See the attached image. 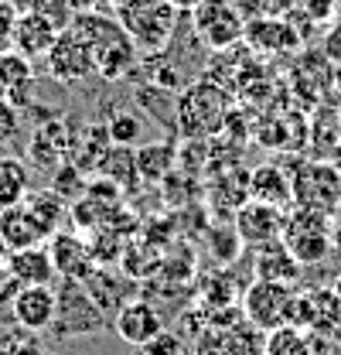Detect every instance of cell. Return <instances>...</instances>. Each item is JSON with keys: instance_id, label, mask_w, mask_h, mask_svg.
Returning <instances> with one entry per match:
<instances>
[{"instance_id": "1", "label": "cell", "mask_w": 341, "mask_h": 355, "mask_svg": "<svg viewBox=\"0 0 341 355\" xmlns=\"http://www.w3.org/2000/svg\"><path fill=\"white\" fill-rule=\"evenodd\" d=\"M92 51V62H96V76L106 79V83H120L127 79L137 65V44L130 42V35L120 28L116 17L110 14H99V10H82L72 17L69 24Z\"/></svg>"}, {"instance_id": "2", "label": "cell", "mask_w": 341, "mask_h": 355, "mask_svg": "<svg viewBox=\"0 0 341 355\" xmlns=\"http://www.w3.org/2000/svg\"><path fill=\"white\" fill-rule=\"evenodd\" d=\"M174 116H177L181 137H188V140L218 137L229 127V116H232V92L205 76L177 96Z\"/></svg>"}, {"instance_id": "3", "label": "cell", "mask_w": 341, "mask_h": 355, "mask_svg": "<svg viewBox=\"0 0 341 355\" xmlns=\"http://www.w3.org/2000/svg\"><path fill=\"white\" fill-rule=\"evenodd\" d=\"M116 3V21L137 44V51L147 55H164L174 28H177V10L168 0H113Z\"/></svg>"}, {"instance_id": "4", "label": "cell", "mask_w": 341, "mask_h": 355, "mask_svg": "<svg viewBox=\"0 0 341 355\" xmlns=\"http://www.w3.org/2000/svg\"><path fill=\"white\" fill-rule=\"evenodd\" d=\"M280 243L290 250V257H294L304 270H307V266L324 263V260L331 257V246H335L331 216L290 205V212H283Z\"/></svg>"}, {"instance_id": "5", "label": "cell", "mask_w": 341, "mask_h": 355, "mask_svg": "<svg viewBox=\"0 0 341 355\" xmlns=\"http://www.w3.org/2000/svg\"><path fill=\"white\" fill-rule=\"evenodd\" d=\"M195 355H263V331L236 311L209 314L205 331L195 338Z\"/></svg>"}, {"instance_id": "6", "label": "cell", "mask_w": 341, "mask_h": 355, "mask_svg": "<svg viewBox=\"0 0 341 355\" xmlns=\"http://www.w3.org/2000/svg\"><path fill=\"white\" fill-rule=\"evenodd\" d=\"M191 28L202 38L205 48L212 51H225L243 44V31H246V17L232 0H202L191 10Z\"/></svg>"}, {"instance_id": "7", "label": "cell", "mask_w": 341, "mask_h": 355, "mask_svg": "<svg viewBox=\"0 0 341 355\" xmlns=\"http://www.w3.org/2000/svg\"><path fill=\"white\" fill-rule=\"evenodd\" d=\"M294 205L311 209V212H324L335 216L341 205V171L331 161H314V164H300L294 171Z\"/></svg>"}, {"instance_id": "8", "label": "cell", "mask_w": 341, "mask_h": 355, "mask_svg": "<svg viewBox=\"0 0 341 355\" xmlns=\"http://www.w3.org/2000/svg\"><path fill=\"white\" fill-rule=\"evenodd\" d=\"M290 304H294V287L290 284H277V280H253L243 291V318L259 328L263 335L290 324Z\"/></svg>"}, {"instance_id": "9", "label": "cell", "mask_w": 341, "mask_h": 355, "mask_svg": "<svg viewBox=\"0 0 341 355\" xmlns=\"http://www.w3.org/2000/svg\"><path fill=\"white\" fill-rule=\"evenodd\" d=\"M44 65H48V76H51L55 83H62V86H79V83H89V79L96 76L92 51H89V44H85L72 28L58 31L55 44H51L48 55H44Z\"/></svg>"}, {"instance_id": "10", "label": "cell", "mask_w": 341, "mask_h": 355, "mask_svg": "<svg viewBox=\"0 0 341 355\" xmlns=\"http://www.w3.org/2000/svg\"><path fill=\"white\" fill-rule=\"evenodd\" d=\"M55 297H58V308H55V321H51L48 331H55V335H92V331L103 328L106 318L92 304V297L85 294L82 284L65 280L62 291H55Z\"/></svg>"}, {"instance_id": "11", "label": "cell", "mask_w": 341, "mask_h": 355, "mask_svg": "<svg viewBox=\"0 0 341 355\" xmlns=\"http://www.w3.org/2000/svg\"><path fill=\"white\" fill-rule=\"evenodd\" d=\"M290 324L307 335H335L341 328V304L331 287H304L294 291Z\"/></svg>"}, {"instance_id": "12", "label": "cell", "mask_w": 341, "mask_h": 355, "mask_svg": "<svg viewBox=\"0 0 341 355\" xmlns=\"http://www.w3.org/2000/svg\"><path fill=\"white\" fill-rule=\"evenodd\" d=\"M243 44L259 58H287V55L294 58L304 48V38L283 17H250L243 31Z\"/></svg>"}, {"instance_id": "13", "label": "cell", "mask_w": 341, "mask_h": 355, "mask_svg": "<svg viewBox=\"0 0 341 355\" xmlns=\"http://www.w3.org/2000/svg\"><path fill=\"white\" fill-rule=\"evenodd\" d=\"M280 229H283V209L266 205V202H256V198L243 202V205L236 209V216H232V232H236L239 243L250 246V250L280 239Z\"/></svg>"}, {"instance_id": "14", "label": "cell", "mask_w": 341, "mask_h": 355, "mask_svg": "<svg viewBox=\"0 0 341 355\" xmlns=\"http://www.w3.org/2000/svg\"><path fill=\"white\" fill-rule=\"evenodd\" d=\"M113 331L120 335V342H127L133 349L147 345L154 335L164 331V318L161 311L147 301H123L113 314Z\"/></svg>"}, {"instance_id": "15", "label": "cell", "mask_w": 341, "mask_h": 355, "mask_svg": "<svg viewBox=\"0 0 341 355\" xmlns=\"http://www.w3.org/2000/svg\"><path fill=\"white\" fill-rule=\"evenodd\" d=\"M55 308H58V297H55V287H21L10 301V318L35 331V335H44L55 321Z\"/></svg>"}, {"instance_id": "16", "label": "cell", "mask_w": 341, "mask_h": 355, "mask_svg": "<svg viewBox=\"0 0 341 355\" xmlns=\"http://www.w3.org/2000/svg\"><path fill=\"white\" fill-rule=\"evenodd\" d=\"M48 253H51V263L58 270V277H65V280L82 284L85 277L96 270V260H92V253H89V243H85L82 236H76V232L58 229V232L48 239Z\"/></svg>"}, {"instance_id": "17", "label": "cell", "mask_w": 341, "mask_h": 355, "mask_svg": "<svg viewBox=\"0 0 341 355\" xmlns=\"http://www.w3.org/2000/svg\"><path fill=\"white\" fill-rule=\"evenodd\" d=\"M69 150H72V130H69V123L65 120H48V123L35 127L28 157L35 161V168L55 171L62 161H69Z\"/></svg>"}, {"instance_id": "18", "label": "cell", "mask_w": 341, "mask_h": 355, "mask_svg": "<svg viewBox=\"0 0 341 355\" xmlns=\"http://www.w3.org/2000/svg\"><path fill=\"white\" fill-rule=\"evenodd\" d=\"M0 79L7 86V99L24 113L35 103V62L21 55L17 48H7L0 55Z\"/></svg>"}, {"instance_id": "19", "label": "cell", "mask_w": 341, "mask_h": 355, "mask_svg": "<svg viewBox=\"0 0 341 355\" xmlns=\"http://www.w3.org/2000/svg\"><path fill=\"white\" fill-rule=\"evenodd\" d=\"M246 191H250V198L277 205V209L294 205V178L280 164H259V168H253L250 181H246Z\"/></svg>"}, {"instance_id": "20", "label": "cell", "mask_w": 341, "mask_h": 355, "mask_svg": "<svg viewBox=\"0 0 341 355\" xmlns=\"http://www.w3.org/2000/svg\"><path fill=\"white\" fill-rule=\"evenodd\" d=\"M7 266H10V273L17 277L21 287H51V284L58 280V270L51 263V253H48L44 243L7 253Z\"/></svg>"}, {"instance_id": "21", "label": "cell", "mask_w": 341, "mask_h": 355, "mask_svg": "<svg viewBox=\"0 0 341 355\" xmlns=\"http://www.w3.org/2000/svg\"><path fill=\"white\" fill-rule=\"evenodd\" d=\"M0 239H3L7 253L28 250V246H38V243H48V236L42 232L38 219L31 216V209H28L24 202L0 209Z\"/></svg>"}, {"instance_id": "22", "label": "cell", "mask_w": 341, "mask_h": 355, "mask_svg": "<svg viewBox=\"0 0 341 355\" xmlns=\"http://www.w3.org/2000/svg\"><path fill=\"white\" fill-rule=\"evenodd\" d=\"M55 38H58V28H51L35 10H21L17 24H14V35H10V48H17L21 55H28L35 62V58L48 55V48L55 44Z\"/></svg>"}, {"instance_id": "23", "label": "cell", "mask_w": 341, "mask_h": 355, "mask_svg": "<svg viewBox=\"0 0 341 355\" xmlns=\"http://www.w3.org/2000/svg\"><path fill=\"white\" fill-rule=\"evenodd\" d=\"M253 273L256 280H277V284H290L294 287L300 280V273H304V266L290 257V250L280 239H273L266 246H256Z\"/></svg>"}, {"instance_id": "24", "label": "cell", "mask_w": 341, "mask_h": 355, "mask_svg": "<svg viewBox=\"0 0 341 355\" xmlns=\"http://www.w3.org/2000/svg\"><path fill=\"white\" fill-rule=\"evenodd\" d=\"M31 191V164L17 154L0 157V209L24 202Z\"/></svg>"}, {"instance_id": "25", "label": "cell", "mask_w": 341, "mask_h": 355, "mask_svg": "<svg viewBox=\"0 0 341 355\" xmlns=\"http://www.w3.org/2000/svg\"><path fill=\"white\" fill-rule=\"evenodd\" d=\"M99 178L113 181L123 195H127V191H137V184H140L137 154H133L130 147H123V144H110V150H106L103 161H99Z\"/></svg>"}, {"instance_id": "26", "label": "cell", "mask_w": 341, "mask_h": 355, "mask_svg": "<svg viewBox=\"0 0 341 355\" xmlns=\"http://www.w3.org/2000/svg\"><path fill=\"white\" fill-rule=\"evenodd\" d=\"M137 154V175L143 184H157V181H164L170 175V168L177 164V150H174V144L168 140H157V144H147V147H140V150H133Z\"/></svg>"}, {"instance_id": "27", "label": "cell", "mask_w": 341, "mask_h": 355, "mask_svg": "<svg viewBox=\"0 0 341 355\" xmlns=\"http://www.w3.org/2000/svg\"><path fill=\"white\" fill-rule=\"evenodd\" d=\"M82 287H85V294L92 297V304L103 311H113L116 314V308L127 301L123 297V277H116V273H110V270H103V266H96L89 277L82 280Z\"/></svg>"}, {"instance_id": "28", "label": "cell", "mask_w": 341, "mask_h": 355, "mask_svg": "<svg viewBox=\"0 0 341 355\" xmlns=\"http://www.w3.org/2000/svg\"><path fill=\"white\" fill-rule=\"evenodd\" d=\"M263 355H314V338L304 328L280 324L263 335Z\"/></svg>"}, {"instance_id": "29", "label": "cell", "mask_w": 341, "mask_h": 355, "mask_svg": "<svg viewBox=\"0 0 341 355\" xmlns=\"http://www.w3.org/2000/svg\"><path fill=\"white\" fill-rule=\"evenodd\" d=\"M24 205L31 209V216L38 219V225H42V232L51 239L55 232H58V225H62V219L69 216V205L51 191V188H44V191H28V198H24Z\"/></svg>"}, {"instance_id": "30", "label": "cell", "mask_w": 341, "mask_h": 355, "mask_svg": "<svg viewBox=\"0 0 341 355\" xmlns=\"http://www.w3.org/2000/svg\"><path fill=\"white\" fill-rule=\"evenodd\" d=\"M85 184H89V178H85L82 168H76L72 161H62L55 171H51V191L62 198V202H76L79 195L85 191Z\"/></svg>"}, {"instance_id": "31", "label": "cell", "mask_w": 341, "mask_h": 355, "mask_svg": "<svg viewBox=\"0 0 341 355\" xmlns=\"http://www.w3.org/2000/svg\"><path fill=\"white\" fill-rule=\"evenodd\" d=\"M24 10H35L38 17H44V21H48L51 28H58V31H65V28L72 24V17H76V10H72L69 0H28Z\"/></svg>"}, {"instance_id": "32", "label": "cell", "mask_w": 341, "mask_h": 355, "mask_svg": "<svg viewBox=\"0 0 341 355\" xmlns=\"http://www.w3.org/2000/svg\"><path fill=\"white\" fill-rule=\"evenodd\" d=\"M110 140L113 144H137V137H143V123H140V116L137 113H130V110H120V113H113V120H110Z\"/></svg>"}, {"instance_id": "33", "label": "cell", "mask_w": 341, "mask_h": 355, "mask_svg": "<svg viewBox=\"0 0 341 355\" xmlns=\"http://www.w3.org/2000/svg\"><path fill=\"white\" fill-rule=\"evenodd\" d=\"M140 355H188L184 349V338L177 335V331H161V335H154L147 345H140Z\"/></svg>"}, {"instance_id": "34", "label": "cell", "mask_w": 341, "mask_h": 355, "mask_svg": "<svg viewBox=\"0 0 341 355\" xmlns=\"http://www.w3.org/2000/svg\"><path fill=\"white\" fill-rule=\"evenodd\" d=\"M21 123H24V113H21L10 99H0V147L10 144V140H17Z\"/></svg>"}, {"instance_id": "35", "label": "cell", "mask_w": 341, "mask_h": 355, "mask_svg": "<svg viewBox=\"0 0 341 355\" xmlns=\"http://www.w3.org/2000/svg\"><path fill=\"white\" fill-rule=\"evenodd\" d=\"M28 338H35V331L21 328L14 318L10 321H0V355H14Z\"/></svg>"}, {"instance_id": "36", "label": "cell", "mask_w": 341, "mask_h": 355, "mask_svg": "<svg viewBox=\"0 0 341 355\" xmlns=\"http://www.w3.org/2000/svg\"><path fill=\"white\" fill-rule=\"evenodd\" d=\"M17 3L14 0H0V55L10 48V35H14V24H17Z\"/></svg>"}, {"instance_id": "37", "label": "cell", "mask_w": 341, "mask_h": 355, "mask_svg": "<svg viewBox=\"0 0 341 355\" xmlns=\"http://www.w3.org/2000/svg\"><path fill=\"white\" fill-rule=\"evenodd\" d=\"M21 291V284H17V277L10 273V266L3 263L0 266V308H10V301H14V294Z\"/></svg>"}, {"instance_id": "38", "label": "cell", "mask_w": 341, "mask_h": 355, "mask_svg": "<svg viewBox=\"0 0 341 355\" xmlns=\"http://www.w3.org/2000/svg\"><path fill=\"white\" fill-rule=\"evenodd\" d=\"M307 10H311V17H328L331 10H335V0H307Z\"/></svg>"}, {"instance_id": "39", "label": "cell", "mask_w": 341, "mask_h": 355, "mask_svg": "<svg viewBox=\"0 0 341 355\" xmlns=\"http://www.w3.org/2000/svg\"><path fill=\"white\" fill-rule=\"evenodd\" d=\"M14 355H51V352L44 349V345H42V338L35 335V338H28V342H24V345H21V349H17Z\"/></svg>"}, {"instance_id": "40", "label": "cell", "mask_w": 341, "mask_h": 355, "mask_svg": "<svg viewBox=\"0 0 341 355\" xmlns=\"http://www.w3.org/2000/svg\"><path fill=\"white\" fill-rule=\"evenodd\" d=\"M168 3L174 7V10H177V14H191V10H195L202 0H168Z\"/></svg>"}, {"instance_id": "41", "label": "cell", "mask_w": 341, "mask_h": 355, "mask_svg": "<svg viewBox=\"0 0 341 355\" xmlns=\"http://www.w3.org/2000/svg\"><path fill=\"white\" fill-rule=\"evenodd\" d=\"M69 3H72V10H76V14H82V10H99V3H103V0H69Z\"/></svg>"}, {"instance_id": "42", "label": "cell", "mask_w": 341, "mask_h": 355, "mask_svg": "<svg viewBox=\"0 0 341 355\" xmlns=\"http://www.w3.org/2000/svg\"><path fill=\"white\" fill-rule=\"evenodd\" d=\"M331 291H335V297H338V304H341V273L335 277V284H331Z\"/></svg>"}, {"instance_id": "43", "label": "cell", "mask_w": 341, "mask_h": 355, "mask_svg": "<svg viewBox=\"0 0 341 355\" xmlns=\"http://www.w3.org/2000/svg\"><path fill=\"white\" fill-rule=\"evenodd\" d=\"M7 263V246H3V239H0V266Z\"/></svg>"}, {"instance_id": "44", "label": "cell", "mask_w": 341, "mask_h": 355, "mask_svg": "<svg viewBox=\"0 0 341 355\" xmlns=\"http://www.w3.org/2000/svg\"><path fill=\"white\" fill-rule=\"evenodd\" d=\"M0 99H7V86H3V79H0Z\"/></svg>"}]
</instances>
